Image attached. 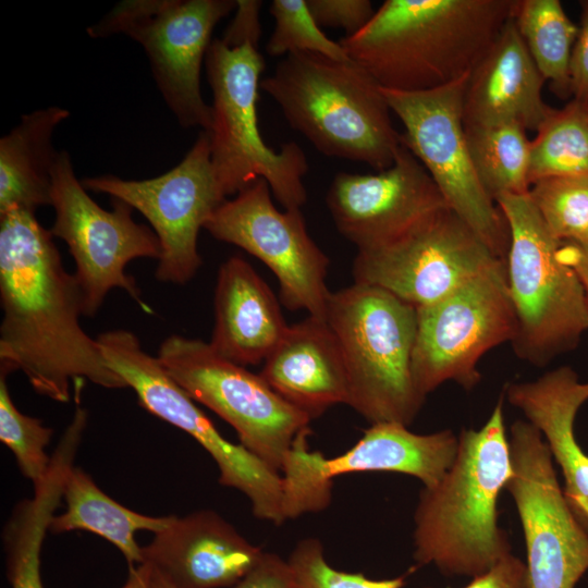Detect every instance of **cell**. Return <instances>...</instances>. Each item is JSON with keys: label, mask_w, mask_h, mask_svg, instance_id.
Returning <instances> with one entry per match:
<instances>
[{"label": "cell", "mask_w": 588, "mask_h": 588, "mask_svg": "<svg viewBox=\"0 0 588 588\" xmlns=\"http://www.w3.org/2000/svg\"><path fill=\"white\" fill-rule=\"evenodd\" d=\"M52 237L33 211L0 213V371L22 370L37 393L62 403L72 381L127 388L82 328V291Z\"/></svg>", "instance_id": "1"}, {"label": "cell", "mask_w": 588, "mask_h": 588, "mask_svg": "<svg viewBox=\"0 0 588 588\" xmlns=\"http://www.w3.org/2000/svg\"><path fill=\"white\" fill-rule=\"evenodd\" d=\"M515 0H385L339 40L383 89L422 91L468 75L512 16Z\"/></svg>", "instance_id": "2"}, {"label": "cell", "mask_w": 588, "mask_h": 588, "mask_svg": "<svg viewBox=\"0 0 588 588\" xmlns=\"http://www.w3.org/2000/svg\"><path fill=\"white\" fill-rule=\"evenodd\" d=\"M455 460L419 493L414 514V560L446 576L476 577L511 553L499 526L498 500L512 474L503 400L479 429L457 436Z\"/></svg>", "instance_id": "3"}, {"label": "cell", "mask_w": 588, "mask_h": 588, "mask_svg": "<svg viewBox=\"0 0 588 588\" xmlns=\"http://www.w3.org/2000/svg\"><path fill=\"white\" fill-rule=\"evenodd\" d=\"M292 128L321 154L382 171L402 146L378 83L353 60L314 52L283 57L261 81Z\"/></svg>", "instance_id": "4"}, {"label": "cell", "mask_w": 588, "mask_h": 588, "mask_svg": "<svg viewBox=\"0 0 588 588\" xmlns=\"http://www.w3.org/2000/svg\"><path fill=\"white\" fill-rule=\"evenodd\" d=\"M324 318L345 364L347 405L371 425L408 427L426 400L412 373L416 307L381 287L354 282L330 292Z\"/></svg>", "instance_id": "5"}, {"label": "cell", "mask_w": 588, "mask_h": 588, "mask_svg": "<svg viewBox=\"0 0 588 588\" xmlns=\"http://www.w3.org/2000/svg\"><path fill=\"white\" fill-rule=\"evenodd\" d=\"M205 64L212 93L207 131L211 166L222 192L235 196L264 179L284 209H301L307 200L303 177L308 171L303 149L290 142L273 150L259 132L257 102L265 60L258 44L213 38Z\"/></svg>", "instance_id": "6"}, {"label": "cell", "mask_w": 588, "mask_h": 588, "mask_svg": "<svg viewBox=\"0 0 588 588\" xmlns=\"http://www.w3.org/2000/svg\"><path fill=\"white\" fill-rule=\"evenodd\" d=\"M510 231L507 286L516 316L512 346L523 360L543 367L576 348L588 330V306L576 272L558 257L562 244L528 193L495 199Z\"/></svg>", "instance_id": "7"}, {"label": "cell", "mask_w": 588, "mask_h": 588, "mask_svg": "<svg viewBox=\"0 0 588 588\" xmlns=\"http://www.w3.org/2000/svg\"><path fill=\"white\" fill-rule=\"evenodd\" d=\"M234 0H124L89 26L93 38L124 34L139 42L170 110L185 128L211 127L200 69L213 28L236 9Z\"/></svg>", "instance_id": "8"}, {"label": "cell", "mask_w": 588, "mask_h": 588, "mask_svg": "<svg viewBox=\"0 0 588 588\" xmlns=\"http://www.w3.org/2000/svg\"><path fill=\"white\" fill-rule=\"evenodd\" d=\"M469 74L429 90L381 89L404 126L402 144L427 170L446 206L505 260L509 226L479 181L466 138L463 101Z\"/></svg>", "instance_id": "9"}, {"label": "cell", "mask_w": 588, "mask_h": 588, "mask_svg": "<svg viewBox=\"0 0 588 588\" xmlns=\"http://www.w3.org/2000/svg\"><path fill=\"white\" fill-rule=\"evenodd\" d=\"M416 309L412 373L424 397L446 381L473 390L481 379L477 365L482 355L512 342L516 334L503 259L441 299Z\"/></svg>", "instance_id": "10"}, {"label": "cell", "mask_w": 588, "mask_h": 588, "mask_svg": "<svg viewBox=\"0 0 588 588\" xmlns=\"http://www.w3.org/2000/svg\"><path fill=\"white\" fill-rule=\"evenodd\" d=\"M157 357L195 402L234 428L240 444L281 470L294 439L309 427V416L283 400L259 373L223 358L201 340L170 335Z\"/></svg>", "instance_id": "11"}, {"label": "cell", "mask_w": 588, "mask_h": 588, "mask_svg": "<svg viewBox=\"0 0 588 588\" xmlns=\"http://www.w3.org/2000/svg\"><path fill=\"white\" fill-rule=\"evenodd\" d=\"M97 342L108 366L140 405L152 415L183 430L212 457L219 468V482L244 493L257 518L282 524L283 486L280 474L242 444L226 440L195 401L166 371L157 356L140 346L131 331L111 330L99 334Z\"/></svg>", "instance_id": "12"}, {"label": "cell", "mask_w": 588, "mask_h": 588, "mask_svg": "<svg viewBox=\"0 0 588 588\" xmlns=\"http://www.w3.org/2000/svg\"><path fill=\"white\" fill-rule=\"evenodd\" d=\"M51 176L56 218L50 232L65 242L75 261L84 316H94L114 287L149 311L125 267L138 258L159 259L161 247L154 230L136 223L133 208L120 199L112 198L110 211L101 208L77 180L66 151L58 154Z\"/></svg>", "instance_id": "13"}, {"label": "cell", "mask_w": 588, "mask_h": 588, "mask_svg": "<svg viewBox=\"0 0 588 588\" xmlns=\"http://www.w3.org/2000/svg\"><path fill=\"white\" fill-rule=\"evenodd\" d=\"M310 428L294 439L282 465V513L284 519L317 513L331 502L332 479L365 471L400 473L434 486L453 464L458 438L450 429L420 434L404 425L373 424L346 452L324 457L310 451Z\"/></svg>", "instance_id": "14"}, {"label": "cell", "mask_w": 588, "mask_h": 588, "mask_svg": "<svg viewBox=\"0 0 588 588\" xmlns=\"http://www.w3.org/2000/svg\"><path fill=\"white\" fill-rule=\"evenodd\" d=\"M505 489L523 527L529 588H575L588 571V532L573 514L541 432L516 420L509 436Z\"/></svg>", "instance_id": "15"}, {"label": "cell", "mask_w": 588, "mask_h": 588, "mask_svg": "<svg viewBox=\"0 0 588 588\" xmlns=\"http://www.w3.org/2000/svg\"><path fill=\"white\" fill-rule=\"evenodd\" d=\"M86 191L103 193L138 210L156 233L161 253L156 278L185 284L201 266L198 233L228 197L211 166L210 136L200 131L183 160L168 172L147 180L115 175L85 177Z\"/></svg>", "instance_id": "16"}, {"label": "cell", "mask_w": 588, "mask_h": 588, "mask_svg": "<svg viewBox=\"0 0 588 588\" xmlns=\"http://www.w3.org/2000/svg\"><path fill=\"white\" fill-rule=\"evenodd\" d=\"M497 259L445 206L392 241L357 250L353 277L355 283L381 287L418 308L446 296Z\"/></svg>", "instance_id": "17"}, {"label": "cell", "mask_w": 588, "mask_h": 588, "mask_svg": "<svg viewBox=\"0 0 588 588\" xmlns=\"http://www.w3.org/2000/svg\"><path fill=\"white\" fill-rule=\"evenodd\" d=\"M204 229L260 259L277 277L289 310L326 319L329 258L309 236L301 209L280 211L273 205L266 180L222 203Z\"/></svg>", "instance_id": "18"}, {"label": "cell", "mask_w": 588, "mask_h": 588, "mask_svg": "<svg viewBox=\"0 0 588 588\" xmlns=\"http://www.w3.org/2000/svg\"><path fill=\"white\" fill-rule=\"evenodd\" d=\"M326 199L336 229L357 250L381 246L446 206L427 170L403 144L393 164L376 174L338 173Z\"/></svg>", "instance_id": "19"}, {"label": "cell", "mask_w": 588, "mask_h": 588, "mask_svg": "<svg viewBox=\"0 0 588 588\" xmlns=\"http://www.w3.org/2000/svg\"><path fill=\"white\" fill-rule=\"evenodd\" d=\"M264 551L217 512L173 516L142 547L143 563L159 571L174 588H223L237 584Z\"/></svg>", "instance_id": "20"}, {"label": "cell", "mask_w": 588, "mask_h": 588, "mask_svg": "<svg viewBox=\"0 0 588 588\" xmlns=\"http://www.w3.org/2000/svg\"><path fill=\"white\" fill-rule=\"evenodd\" d=\"M544 82L511 16L468 76L464 125L516 123L537 132L552 109Z\"/></svg>", "instance_id": "21"}, {"label": "cell", "mask_w": 588, "mask_h": 588, "mask_svg": "<svg viewBox=\"0 0 588 588\" xmlns=\"http://www.w3.org/2000/svg\"><path fill=\"white\" fill-rule=\"evenodd\" d=\"M505 396L541 432L561 469L564 497L588 532V454L574 430L577 412L588 401V382H580L571 367L561 366L536 380L506 384Z\"/></svg>", "instance_id": "22"}, {"label": "cell", "mask_w": 588, "mask_h": 588, "mask_svg": "<svg viewBox=\"0 0 588 588\" xmlns=\"http://www.w3.org/2000/svg\"><path fill=\"white\" fill-rule=\"evenodd\" d=\"M259 375L311 420L331 406L348 401L345 364L326 319L309 315L289 326Z\"/></svg>", "instance_id": "23"}, {"label": "cell", "mask_w": 588, "mask_h": 588, "mask_svg": "<svg viewBox=\"0 0 588 588\" xmlns=\"http://www.w3.org/2000/svg\"><path fill=\"white\" fill-rule=\"evenodd\" d=\"M287 327L274 294L245 259L232 256L220 266L209 342L217 354L244 367L258 365Z\"/></svg>", "instance_id": "24"}, {"label": "cell", "mask_w": 588, "mask_h": 588, "mask_svg": "<svg viewBox=\"0 0 588 588\" xmlns=\"http://www.w3.org/2000/svg\"><path fill=\"white\" fill-rule=\"evenodd\" d=\"M70 112L49 107L24 114L0 139V213L12 209L35 212L51 206L52 169L58 154L53 130Z\"/></svg>", "instance_id": "25"}, {"label": "cell", "mask_w": 588, "mask_h": 588, "mask_svg": "<svg viewBox=\"0 0 588 588\" xmlns=\"http://www.w3.org/2000/svg\"><path fill=\"white\" fill-rule=\"evenodd\" d=\"M63 500L65 511L53 516L49 530L54 534L84 530L100 536L123 554L128 566L143 563L136 532L157 534L168 527L174 516H150L123 506L75 466L66 477Z\"/></svg>", "instance_id": "26"}, {"label": "cell", "mask_w": 588, "mask_h": 588, "mask_svg": "<svg viewBox=\"0 0 588 588\" xmlns=\"http://www.w3.org/2000/svg\"><path fill=\"white\" fill-rule=\"evenodd\" d=\"M512 20L553 93L560 98L571 97L569 64L578 25L561 1L515 0Z\"/></svg>", "instance_id": "27"}, {"label": "cell", "mask_w": 588, "mask_h": 588, "mask_svg": "<svg viewBox=\"0 0 588 588\" xmlns=\"http://www.w3.org/2000/svg\"><path fill=\"white\" fill-rule=\"evenodd\" d=\"M465 132L476 173L494 201L528 193L530 140L524 127L500 123L465 126Z\"/></svg>", "instance_id": "28"}, {"label": "cell", "mask_w": 588, "mask_h": 588, "mask_svg": "<svg viewBox=\"0 0 588 588\" xmlns=\"http://www.w3.org/2000/svg\"><path fill=\"white\" fill-rule=\"evenodd\" d=\"M61 501V488L46 481L34 489L30 499L23 500L14 507L2 537L11 588H44L40 553Z\"/></svg>", "instance_id": "29"}, {"label": "cell", "mask_w": 588, "mask_h": 588, "mask_svg": "<svg viewBox=\"0 0 588 588\" xmlns=\"http://www.w3.org/2000/svg\"><path fill=\"white\" fill-rule=\"evenodd\" d=\"M564 175L588 177V102L574 98L552 108L530 140V185Z\"/></svg>", "instance_id": "30"}, {"label": "cell", "mask_w": 588, "mask_h": 588, "mask_svg": "<svg viewBox=\"0 0 588 588\" xmlns=\"http://www.w3.org/2000/svg\"><path fill=\"white\" fill-rule=\"evenodd\" d=\"M528 195L558 240L588 241V177H542L531 183Z\"/></svg>", "instance_id": "31"}, {"label": "cell", "mask_w": 588, "mask_h": 588, "mask_svg": "<svg viewBox=\"0 0 588 588\" xmlns=\"http://www.w3.org/2000/svg\"><path fill=\"white\" fill-rule=\"evenodd\" d=\"M7 376L0 371V440L14 455L22 475L36 486L51 465L46 446L53 431L40 419L17 409L9 392Z\"/></svg>", "instance_id": "32"}, {"label": "cell", "mask_w": 588, "mask_h": 588, "mask_svg": "<svg viewBox=\"0 0 588 588\" xmlns=\"http://www.w3.org/2000/svg\"><path fill=\"white\" fill-rule=\"evenodd\" d=\"M270 14L273 32L266 45L270 57L314 52L334 60H348L339 41L328 38L313 17L306 0H273Z\"/></svg>", "instance_id": "33"}, {"label": "cell", "mask_w": 588, "mask_h": 588, "mask_svg": "<svg viewBox=\"0 0 588 588\" xmlns=\"http://www.w3.org/2000/svg\"><path fill=\"white\" fill-rule=\"evenodd\" d=\"M292 571L290 588H403L407 575L388 579H371L362 573H348L333 568L324 558L318 539L299 540L287 560Z\"/></svg>", "instance_id": "34"}, {"label": "cell", "mask_w": 588, "mask_h": 588, "mask_svg": "<svg viewBox=\"0 0 588 588\" xmlns=\"http://www.w3.org/2000/svg\"><path fill=\"white\" fill-rule=\"evenodd\" d=\"M319 26L340 27L350 37L360 32L375 14L369 0H306Z\"/></svg>", "instance_id": "35"}, {"label": "cell", "mask_w": 588, "mask_h": 588, "mask_svg": "<svg viewBox=\"0 0 588 588\" xmlns=\"http://www.w3.org/2000/svg\"><path fill=\"white\" fill-rule=\"evenodd\" d=\"M292 571L280 555L264 552L256 565L232 588H290Z\"/></svg>", "instance_id": "36"}, {"label": "cell", "mask_w": 588, "mask_h": 588, "mask_svg": "<svg viewBox=\"0 0 588 588\" xmlns=\"http://www.w3.org/2000/svg\"><path fill=\"white\" fill-rule=\"evenodd\" d=\"M569 73L572 97L588 102V0L580 1V20L572 50Z\"/></svg>", "instance_id": "37"}, {"label": "cell", "mask_w": 588, "mask_h": 588, "mask_svg": "<svg viewBox=\"0 0 588 588\" xmlns=\"http://www.w3.org/2000/svg\"><path fill=\"white\" fill-rule=\"evenodd\" d=\"M463 588H529L526 563L510 553Z\"/></svg>", "instance_id": "38"}, {"label": "cell", "mask_w": 588, "mask_h": 588, "mask_svg": "<svg viewBox=\"0 0 588 588\" xmlns=\"http://www.w3.org/2000/svg\"><path fill=\"white\" fill-rule=\"evenodd\" d=\"M261 1L238 0L235 15L228 25L222 38L238 44L246 40L259 42L261 27L259 21Z\"/></svg>", "instance_id": "39"}, {"label": "cell", "mask_w": 588, "mask_h": 588, "mask_svg": "<svg viewBox=\"0 0 588 588\" xmlns=\"http://www.w3.org/2000/svg\"><path fill=\"white\" fill-rule=\"evenodd\" d=\"M558 257L578 275L585 291L588 306V241L562 242L558 250Z\"/></svg>", "instance_id": "40"}, {"label": "cell", "mask_w": 588, "mask_h": 588, "mask_svg": "<svg viewBox=\"0 0 588 588\" xmlns=\"http://www.w3.org/2000/svg\"><path fill=\"white\" fill-rule=\"evenodd\" d=\"M121 588H148L142 564L128 566L127 578Z\"/></svg>", "instance_id": "41"}, {"label": "cell", "mask_w": 588, "mask_h": 588, "mask_svg": "<svg viewBox=\"0 0 588 588\" xmlns=\"http://www.w3.org/2000/svg\"><path fill=\"white\" fill-rule=\"evenodd\" d=\"M148 588H174L170 581L154 566L148 563H142Z\"/></svg>", "instance_id": "42"}]
</instances>
